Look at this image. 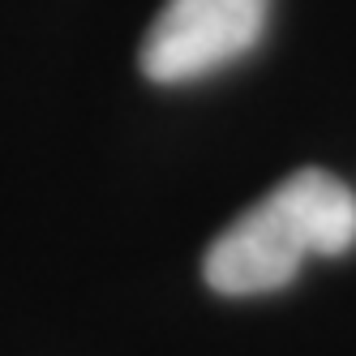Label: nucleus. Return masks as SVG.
Listing matches in <instances>:
<instances>
[{"instance_id": "nucleus-1", "label": "nucleus", "mask_w": 356, "mask_h": 356, "mask_svg": "<svg viewBox=\"0 0 356 356\" xmlns=\"http://www.w3.org/2000/svg\"><path fill=\"white\" fill-rule=\"evenodd\" d=\"M356 245V193L322 168H300L236 215L207 249V284L227 296L275 292L305 258Z\"/></svg>"}, {"instance_id": "nucleus-2", "label": "nucleus", "mask_w": 356, "mask_h": 356, "mask_svg": "<svg viewBox=\"0 0 356 356\" xmlns=\"http://www.w3.org/2000/svg\"><path fill=\"white\" fill-rule=\"evenodd\" d=\"M270 0H168L142 39L150 82H197L241 60L262 39Z\"/></svg>"}]
</instances>
